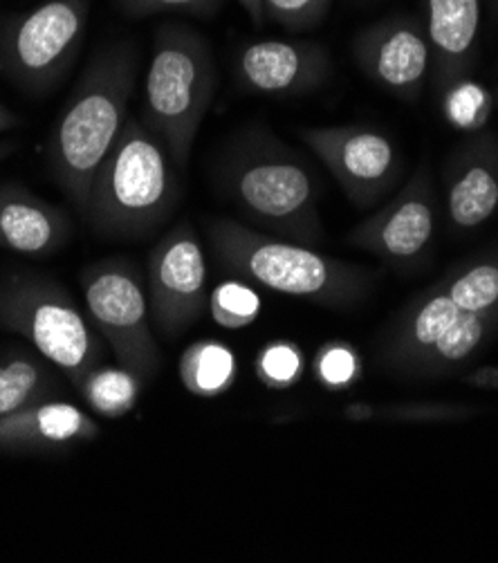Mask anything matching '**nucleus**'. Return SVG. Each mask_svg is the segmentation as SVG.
Masks as SVG:
<instances>
[{
    "instance_id": "1",
    "label": "nucleus",
    "mask_w": 498,
    "mask_h": 563,
    "mask_svg": "<svg viewBox=\"0 0 498 563\" xmlns=\"http://www.w3.org/2000/svg\"><path fill=\"white\" fill-rule=\"evenodd\" d=\"M137 70L140 52L133 41L99 47L47 135V168L79 216L86 211L97 168L131 118Z\"/></svg>"
},
{
    "instance_id": "2",
    "label": "nucleus",
    "mask_w": 498,
    "mask_h": 563,
    "mask_svg": "<svg viewBox=\"0 0 498 563\" xmlns=\"http://www.w3.org/2000/svg\"><path fill=\"white\" fill-rule=\"evenodd\" d=\"M218 185L243 222L317 247L323 241L319 183L299 151L265 126H247L218 159Z\"/></svg>"
},
{
    "instance_id": "3",
    "label": "nucleus",
    "mask_w": 498,
    "mask_h": 563,
    "mask_svg": "<svg viewBox=\"0 0 498 563\" xmlns=\"http://www.w3.org/2000/svg\"><path fill=\"white\" fill-rule=\"evenodd\" d=\"M207 236L220 265L276 295L306 299L330 310H351L375 286V274L364 265L265 234L236 218L209 220Z\"/></svg>"
},
{
    "instance_id": "4",
    "label": "nucleus",
    "mask_w": 498,
    "mask_h": 563,
    "mask_svg": "<svg viewBox=\"0 0 498 563\" xmlns=\"http://www.w3.org/2000/svg\"><path fill=\"white\" fill-rule=\"evenodd\" d=\"M176 164L164 144L129 118L92 178L81 218L108 241H140L169 220L182 198Z\"/></svg>"
},
{
    "instance_id": "5",
    "label": "nucleus",
    "mask_w": 498,
    "mask_h": 563,
    "mask_svg": "<svg viewBox=\"0 0 498 563\" xmlns=\"http://www.w3.org/2000/svg\"><path fill=\"white\" fill-rule=\"evenodd\" d=\"M215 86L213 52L200 32L176 23L155 30L140 120L169 151L180 172L189 164Z\"/></svg>"
},
{
    "instance_id": "6",
    "label": "nucleus",
    "mask_w": 498,
    "mask_h": 563,
    "mask_svg": "<svg viewBox=\"0 0 498 563\" xmlns=\"http://www.w3.org/2000/svg\"><path fill=\"white\" fill-rule=\"evenodd\" d=\"M0 328L21 334L75 388L103 357L92 323L66 288L45 276L10 274L0 280Z\"/></svg>"
},
{
    "instance_id": "7",
    "label": "nucleus",
    "mask_w": 498,
    "mask_h": 563,
    "mask_svg": "<svg viewBox=\"0 0 498 563\" xmlns=\"http://www.w3.org/2000/svg\"><path fill=\"white\" fill-rule=\"evenodd\" d=\"M90 0H43L0 25V73L30 97L57 88L84 45Z\"/></svg>"
},
{
    "instance_id": "8",
    "label": "nucleus",
    "mask_w": 498,
    "mask_h": 563,
    "mask_svg": "<svg viewBox=\"0 0 498 563\" xmlns=\"http://www.w3.org/2000/svg\"><path fill=\"white\" fill-rule=\"evenodd\" d=\"M90 323L113 351L118 364L142 384L155 379L162 357L148 325V292L144 276L129 258H101L81 269Z\"/></svg>"
},
{
    "instance_id": "9",
    "label": "nucleus",
    "mask_w": 498,
    "mask_h": 563,
    "mask_svg": "<svg viewBox=\"0 0 498 563\" xmlns=\"http://www.w3.org/2000/svg\"><path fill=\"white\" fill-rule=\"evenodd\" d=\"M299 137L359 209L379 202L402 176L398 146L377 129L359 124L308 126L299 129Z\"/></svg>"
},
{
    "instance_id": "10",
    "label": "nucleus",
    "mask_w": 498,
    "mask_h": 563,
    "mask_svg": "<svg viewBox=\"0 0 498 563\" xmlns=\"http://www.w3.org/2000/svg\"><path fill=\"white\" fill-rule=\"evenodd\" d=\"M438 198L427 164H420L405 187L373 216L348 232L346 243L373 254L384 265L413 269L420 265L435 236Z\"/></svg>"
},
{
    "instance_id": "11",
    "label": "nucleus",
    "mask_w": 498,
    "mask_h": 563,
    "mask_svg": "<svg viewBox=\"0 0 498 563\" xmlns=\"http://www.w3.org/2000/svg\"><path fill=\"white\" fill-rule=\"evenodd\" d=\"M148 308L164 336L182 334L207 310V261L191 222H178L148 254Z\"/></svg>"
},
{
    "instance_id": "12",
    "label": "nucleus",
    "mask_w": 498,
    "mask_h": 563,
    "mask_svg": "<svg viewBox=\"0 0 498 563\" xmlns=\"http://www.w3.org/2000/svg\"><path fill=\"white\" fill-rule=\"evenodd\" d=\"M351 49L359 70L402 101H418L431 84L433 52L424 21L416 14H394L366 25Z\"/></svg>"
},
{
    "instance_id": "13",
    "label": "nucleus",
    "mask_w": 498,
    "mask_h": 563,
    "mask_svg": "<svg viewBox=\"0 0 498 563\" xmlns=\"http://www.w3.org/2000/svg\"><path fill=\"white\" fill-rule=\"evenodd\" d=\"M232 73L243 95L290 99L319 90L332 75V59L317 41L258 38L236 49Z\"/></svg>"
},
{
    "instance_id": "14",
    "label": "nucleus",
    "mask_w": 498,
    "mask_h": 563,
    "mask_svg": "<svg viewBox=\"0 0 498 563\" xmlns=\"http://www.w3.org/2000/svg\"><path fill=\"white\" fill-rule=\"evenodd\" d=\"M445 218L454 234H472L498 213V135L478 131L445 162Z\"/></svg>"
},
{
    "instance_id": "15",
    "label": "nucleus",
    "mask_w": 498,
    "mask_h": 563,
    "mask_svg": "<svg viewBox=\"0 0 498 563\" xmlns=\"http://www.w3.org/2000/svg\"><path fill=\"white\" fill-rule=\"evenodd\" d=\"M433 52L431 90L445 103L478 64L483 0H422Z\"/></svg>"
},
{
    "instance_id": "16",
    "label": "nucleus",
    "mask_w": 498,
    "mask_h": 563,
    "mask_svg": "<svg viewBox=\"0 0 498 563\" xmlns=\"http://www.w3.org/2000/svg\"><path fill=\"white\" fill-rule=\"evenodd\" d=\"M73 236L70 216L27 187L0 185V247L30 258L57 254Z\"/></svg>"
},
{
    "instance_id": "17",
    "label": "nucleus",
    "mask_w": 498,
    "mask_h": 563,
    "mask_svg": "<svg viewBox=\"0 0 498 563\" xmlns=\"http://www.w3.org/2000/svg\"><path fill=\"white\" fill-rule=\"evenodd\" d=\"M99 424L84 409L64 400H43L0 420V452L49 454L90 442Z\"/></svg>"
},
{
    "instance_id": "18",
    "label": "nucleus",
    "mask_w": 498,
    "mask_h": 563,
    "mask_svg": "<svg viewBox=\"0 0 498 563\" xmlns=\"http://www.w3.org/2000/svg\"><path fill=\"white\" fill-rule=\"evenodd\" d=\"M438 286L461 310L498 314V245L452 265Z\"/></svg>"
},
{
    "instance_id": "19",
    "label": "nucleus",
    "mask_w": 498,
    "mask_h": 563,
    "mask_svg": "<svg viewBox=\"0 0 498 563\" xmlns=\"http://www.w3.org/2000/svg\"><path fill=\"white\" fill-rule=\"evenodd\" d=\"M180 379L196 398H218L228 393L239 373L234 353L220 342L202 340L191 344L180 357Z\"/></svg>"
},
{
    "instance_id": "20",
    "label": "nucleus",
    "mask_w": 498,
    "mask_h": 563,
    "mask_svg": "<svg viewBox=\"0 0 498 563\" xmlns=\"http://www.w3.org/2000/svg\"><path fill=\"white\" fill-rule=\"evenodd\" d=\"M57 388L49 368L32 355L12 353L0 360V420L49 400Z\"/></svg>"
},
{
    "instance_id": "21",
    "label": "nucleus",
    "mask_w": 498,
    "mask_h": 563,
    "mask_svg": "<svg viewBox=\"0 0 498 563\" xmlns=\"http://www.w3.org/2000/svg\"><path fill=\"white\" fill-rule=\"evenodd\" d=\"M142 386L144 384L131 371L99 364L79 382L77 390L95 413L103 418H122L137 405Z\"/></svg>"
},
{
    "instance_id": "22",
    "label": "nucleus",
    "mask_w": 498,
    "mask_h": 563,
    "mask_svg": "<svg viewBox=\"0 0 498 563\" xmlns=\"http://www.w3.org/2000/svg\"><path fill=\"white\" fill-rule=\"evenodd\" d=\"M478 411L450 402H394V405H351L344 416L355 422H405V424H445L463 422Z\"/></svg>"
},
{
    "instance_id": "23",
    "label": "nucleus",
    "mask_w": 498,
    "mask_h": 563,
    "mask_svg": "<svg viewBox=\"0 0 498 563\" xmlns=\"http://www.w3.org/2000/svg\"><path fill=\"white\" fill-rule=\"evenodd\" d=\"M211 319L230 330L252 325L261 314V297L241 280H225L209 295Z\"/></svg>"
},
{
    "instance_id": "24",
    "label": "nucleus",
    "mask_w": 498,
    "mask_h": 563,
    "mask_svg": "<svg viewBox=\"0 0 498 563\" xmlns=\"http://www.w3.org/2000/svg\"><path fill=\"white\" fill-rule=\"evenodd\" d=\"M303 351L295 342H269L256 355V375L269 388H290L303 375Z\"/></svg>"
},
{
    "instance_id": "25",
    "label": "nucleus",
    "mask_w": 498,
    "mask_h": 563,
    "mask_svg": "<svg viewBox=\"0 0 498 563\" xmlns=\"http://www.w3.org/2000/svg\"><path fill=\"white\" fill-rule=\"evenodd\" d=\"M314 375L325 388L342 390L362 377V360L348 342H328L314 355Z\"/></svg>"
},
{
    "instance_id": "26",
    "label": "nucleus",
    "mask_w": 498,
    "mask_h": 563,
    "mask_svg": "<svg viewBox=\"0 0 498 563\" xmlns=\"http://www.w3.org/2000/svg\"><path fill=\"white\" fill-rule=\"evenodd\" d=\"M332 0H263V16L290 32H308L319 27Z\"/></svg>"
},
{
    "instance_id": "27",
    "label": "nucleus",
    "mask_w": 498,
    "mask_h": 563,
    "mask_svg": "<svg viewBox=\"0 0 498 563\" xmlns=\"http://www.w3.org/2000/svg\"><path fill=\"white\" fill-rule=\"evenodd\" d=\"M115 5L129 19H148L169 12L211 19L223 5V0H115Z\"/></svg>"
},
{
    "instance_id": "28",
    "label": "nucleus",
    "mask_w": 498,
    "mask_h": 563,
    "mask_svg": "<svg viewBox=\"0 0 498 563\" xmlns=\"http://www.w3.org/2000/svg\"><path fill=\"white\" fill-rule=\"evenodd\" d=\"M463 382L478 390H498V364H485L463 375Z\"/></svg>"
},
{
    "instance_id": "29",
    "label": "nucleus",
    "mask_w": 498,
    "mask_h": 563,
    "mask_svg": "<svg viewBox=\"0 0 498 563\" xmlns=\"http://www.w3.org/2000/svg\"><path fill=\"white\" fill-rule=\"evenodd\" d=\"M239 5L245 10V14L250 16V21L261 27L265 23V16H263V0H239Z\"/></svg>"
},
{
    "instance_id": "30",
    "label": "nucleus",
    "mask_w": 498,
    "mask_h": 563,
    "mask_svg": "<svg viewBox=\"0 0 498 563\" xmlns=\"http://www.w3.org/2000/svg\"><path fill=\"white\" fill-rule=\"evenodd\" d=\"M19 124H21V118L14 115V112L5 103H0V135L14 131Z\"/></svg>"
},
{
    "instance_id": "31",
    "label": "nucleus",
    "mask_w": 498,
    "mask_h": 563,
    "mask_svg": "<svg viewBox=\"0 0 498 563\" xmlns=\"http://www.w3.org/2000/svg\"><path fill=\"white\" fill-rule=\"evenodd\" d=\"M16 151H19V142L16 140H3V142H0V162L8 159Z\"/></svg>"
},
{
    "instance_id": "32",
    "label": "nucleus",
    "mask_w": 498,
    "mask_h": 563,
    "mask_svg": "<svg viewBox=\"0 0 498 563\" xmlns=\"http://www.w3.org/2000/svg\"><path fill=\"white\" fill-rule=\"evenodd\" d=\"M487 3V10H489V16L494 23H498V0H485Z\"/></svg>"
},
{
    "instance_id": "33",
    "label": "nucleus",
    "mask_w": 498,
    "mask_h": 563,
    "mask_svg": "<svg viewBox=\"0 0 498 563\" xmlns=\"http://www.w3.org/2000/svg\"><path fill=\"white\" fill-rule=\"evenodd\" d=\"M494 103L498 106V86H496V90H494Z\"/></svg>"
}]
</instances>
